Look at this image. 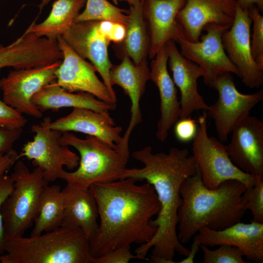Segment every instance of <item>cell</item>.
Instances as JSON below:
<instances>
[{
  "label": "cell",
  "instance_id": "cell-4",
  "mask_svg": "<svg viewBox=\"0 0 263 263\" xmlns=\"http://www.w3.org/2000/svg\"><path fill=\"white\" fill-rule=\"evenodd\" d=\"M1 263H92L89 240L79 228L60 226L5 241Z\"/></svg>",
  "mask_w": 263,
  "mask_h": 263
},
{
  "label": "cell",
  "instance_id": "cell-20",
  "mask_svg": "<svg viewBox=\"0 0 263 263\" xmlns=\"http://www.w3.org/2000/svg\"><path fill=\"white\" fill-rule=\"evenodd\" d=\"M186 0H143V13L150 36L148 56L153 58L181 28L177 16Z\"/></svg>",
  "mask_w": 263,
  "mask_h": 263
},
{
  "label": "cell",
  "instance_id": "cell-17",
  "mask_svg": "<svg viewBox=\"0 0 263 263\" xmlns=\"http://www.w3.org/2000/svg\"><path fill=\"white\" fill-rule=\"evenodd\" d=\"M193 237V241L207 247L221 244L235 246L248 261L263 262V223L239 222L220 230L204 227Z\"/></svg>",
  "mask_w": 263,
  "mask_h": 263
},
{
  "label": "cell",
  "instance_id": "cell-2",
  "mask_svg": "<svg viewBox=\"0 0 263 263\" xmlns=\"http://www.w3.org/2000/svg\"><path fill=\"white\" fill-rule=\"evenodd\" d=\"M131 178L98 183L89 187L96 202L100 222L89 241L93 257L112 250L142 244L157 228L150 224L160 208L157 194L150 183L138 185Z\"/></svg>",
  "mask_w": 263,
  "mask_h": 263
},
{
  "label": "cell",
  "instance_id": "cell-19",
  "mask_svg": "<svg viewBox=\"0 0 263 263\" xmlns=\"http://www.w3.org/2000/svg\"><path fill=\"white\" fill-rule=\"evenodd\" d=\"M166 46L172 80L181 94L179 118L190 116L195 111H207L209 106L197 89V80L204 76V70L181 55L174 40L169 41Z\"/></svg>",
  "mask_w": 263,
  "mask_h": 263
},
{
  "label": "cell",
  "instance_id": "cell-40",
  "mask_svg": "<svg viewBox=\"0 0 263 263\" xmlns=\"http://www.w3.org/2000/svg\"><path fill=\"white\" fill-rule=\"evenodd\" d=\"M237 2L244 9H247L253 5L257 6L260 11L263 9V0H238Z\"/></svg>",
  "mask_w": 263,
  "mask_h": 263
},
{
  "label": "cell",
  "instance_id": "cell-16",
  "mask_svg": "<svg viewBox=\"0 0 263 263\" xmlns=\"http://www.w3.org/2000/svg\"><path fill=\"white\" fill-rule=\"evenodd\" d=\"M231 133L226 147L232 162L244 172L263 177V122L249 115Z\"/></svg>",
  "mask_w": 263,
  "mask_h": 263
},
{
  "label": "cell",
  "instance_id": "cell-42",
  "mask_svg": "<svg viewBox=\"0 0 263 263\" xmlns=\"http://www.w3.org/2000/svg\"><path fill=\"white\" fill-rule=\"evenodd\" d=\"M52 0H40V2L38 5L39 8L41 11Z\"/></svg>",
  "mask_w": 263,
  "mask_h": 263
},
{
  "label": "cell",
  "instance_id": "cell-11",
  "mask_svg": "<svg viewBox=\"0 0 263 263\" xmlns=\"http://www.w3.org/2000/svg\"><path fill=\"white\" fill-rule=\"evenodd\" d=\"M61 61L10 71L0 79L2 100L21 114L41 118L43 113L34 105L32 98L42 88L56 81L55 72Z\"/></svg>",
  "mask_w": 263,
  "mask_h": 263
},
{
  "label": "cell",
  "instance_id": "cell-38",
  "mask_svg": "<svg viewBox=\"0 0 263 263\" xmlns=\"http://www.w3.org/2000/svg\"><path fill=\"white\" fill-rule=\"evenodd\" d=\"M19 159V153L14 149L0 156V175L5 174Z\"/></svg>",
  "mask_w": 263,
  "mask_h": 263
},
{
  "label": "cell",
  "instance_id": "cell-1",
  "mask_svg": "<svg viewBox=\"0 0 263 263\" xmlns=\"http://www.w3.org/2000/svg\"><path fill=\"white\" fill-rule=\"evenodd\" d=\"M132 156L144 167L127 168L122 178H131L136 182L146 180L153 187L160 205L156 218L150 222L157 228L156 232L148 242L135 249V255L137 259L147 260L146 257L152 248L150 262L175 263L176 253L186 257L190 251L177 237L178 212L182 203L181 187L187 178L196 172L197 166L186 148L172 147L168 153H154L148 146L133 152Z\"/></svg>",
  "mask_w": 263,
  "mask_h": 263
},
{
  "label": "cell",
  "instance_id": "cell-3",
  "mask_svg": "<svg viewBox=\"0 0 263 263\" xmlns=\"http://www.w3.org/2000/svg\"><path fill=\"white\" fill-rule=\"evenodd\" d=\"M246 188L228 180L216 189L207 188L198 169L183 183L180 194L177 234L181 243H188L202 227L220 230L240 222L246 211L242 204Z\"/></svg>",
  "mask_w": 263,
  "mask_h": 263
},
{
  "label": "cell",
  "instance_id": "cell-13",
  "mask_svg": "<svg viewBox=\"0 0 263 263\" xmlns=\"http://www.w3.org/2000/svg\"><path fill=\"white\" fill-rule=\"evenodd\" d=\"M252 20L247 9L237 2L233 21L222 36L226 55L240 73V77L247 87L259 88L263 84V70L254 60L251 51L250 26Z\"/></svg>",
  "mask_w": 263,
  "mask_h": 263
},
{
  "label": "cell",
  "instance_id": "cell-22",
  "mask_svg": "<svg viewBox=\"0 0 263 263\" xmlns=\"http://www.w3.org/2000/svg\"><path fill=\"white\" fill-rule=\"evenodd\" d=\"M152 59L150 64V80L158 88L160 98V118L157 123L156 136L163 142L167 139L171 127L180 118V103L176 86L168 70L166 45Z\"/></svg>",
  "mask_w": 263,
  "mask_h": 263
},
{
  "label": "cell",
  "instance_id": "cell-34",
  "mask_svg": "<svg viewBox=\"0 0 263 263\" xmlns=\"http://www.w3.org/2000/svg\"><path fill=\"white\" fill-rule=\"evenodd\" d=\"M197 129L195 120L190 116L179 118L175 123L174 132L176 139L183 143L193 140Z\"/></svg>",
  "mask_w": 263,
  "mask_h": 263
},
{
  "label": "cell",
  "instance_id": "cell-32",
  "mask_svg": "<svg viewBox=\"0 0 263 263\" xmlns=\"http://www.w3.org/2000/svg\"><path fill=\"white\" fill-rule=\"evenodd\" d=\"M248 14L253 22V34L251 40L252 54L259 67L263 70V16L254 5L248 9Z\"/></svg>",
  "mask_w": 263,
  "mask_h": 263
},
{
  "label": "cell",
  "instance_id": "cell-15",
  "mask_svg": "<svg viewBox=\"0 0 263 263\" xmlns=\"http://www.w3.org/2000/svg\"><path fill=\"white\" fill-rule=\"evenodd\" d=\"M121 62L113 64L110 70L112 85L120 87L131 100V118L121 142L117 146L123 152L130 155L129 139L133 130L142 121L140 100L150 80V68L147 60L135 64L129 57L124 56Z\"/></svg>",
  "mask_w": 263,
  "mask_h": 263
},
{
  "label": "cell",
  "instance_id": "cell-6",
  "mask_svg": "<svg viewBox=\"0 0 263 263\" xmlns=\"http://www.w3.org/2000/svg\"><path fill=\"white\" fill-rule=\"evenodd\" d=\"M10 176L13 188L1 207L5 241L23 236L38 215L42 189L48 184L40 168L31 171L19 159Z\"/></svg>",
  "mask_w": 263,
  "mask_h": 263
},
{
  "label": "cell",
  "instance_id": "cell-30",
  "mask_svg": "<svg viewBox=\"0 0 263 263\" xmlns=\"http://www.w3.org/2000/svg\"><path fill=\"white\" fill-rule=\"evenodd\" d=\"M27 62V51L21 42L15 40L7 46L0 44V70L7 67L22 69Z\"/></svg>",
  "mask_w": 263,
  "mask_h": 263
},
{
  "label": "cell",
  "instance_id": "cell-31",
  "mask_svg": "<svg viewBox=\"0 0 263 263\" xmlns=\"http://www.w3.org/2000/svg\"><path fill=\"white\" fill-rule=\"evenodd\" d=\"M242 204L245 210H250L253 221L263 223V177H257L255 184L246 189Z\"/></svg>",
  "mask_w": 263,
  "mask_h": 263
},
{
  "label": "cell",
  "instance_id": "cell-10",
  "mask_svg": "<svg viewBox=\"0 0 263 263\" xmlns=\"http://www.w3.org/2000/svg\"><path fill=\"white\" fill-rule=\"evenodd\" d=\"M230 26L208 24L203 29L206 34L201 36V41L195 42L186 38L181 27L175 40L180 45L181 55L203 69L206 85L209 86L225 73H233L240 77L238 70L228 57L222 43V35Z\"/></svg>",
  "mask_w": 263,
  "mask_h": 263
},
{
  "label": "cell",
  "instance_id": "cell-24",
  "mask_svg": "<svg viewBox=\"0 0 263 263\" xmlns=\"http://www.w3.org/2000/svg\"><path fill=\"white\" fill-rule=\"evenodd\" d=\"M34 105L42 113L57 111L63 108L90 109L97 112H109L116 105L108 104L89 93L70 92L56 84V81L42 88L33 98Z\"/></svg>",
  "mask_w": 263,
  "mask_h": 263
},
{
  "label": "cell",
  "instance_id": "cell-37",
  "mask_svg": "<svg viewBox=\"0 0 263 263\" xmlns=\"http://www.w3.org/2000/svg\"><path fill=\"white\" fill-rule=\"evenodd\" d=\"M22 132V128H7L0 126V156L12 150Z\"/></svg>",
  "mask_w": 263,
  "mask_h": 263
},
{
  "label": "cell",
  "instance_id": "cell-12",
  "mask_svg": "<svg viewBox=\"0 0 263 263\" xmlns=\"http://www.w3.org/2000/svg\"><path fill=\"white\" fill-rule=\"evenodd\" d=\"M61 37L76 53L88 59L94 66L116 103V96L110 81L113 64L109 59L108 46L111 41L105 31L103 21L75 23Z\"/></svg>",
  "mask_w": 263,
  "mask_h": 263
},
{
  "label": "cell",
  "instance_id": "cell-25",
  "mask_svg": "<svg viewBox=\"0 0 263 263\" xmlns=\"http://www.w3.org/2000/svg\"><path fill=\"white\" fill-rule=\"evenodd\" d=\"M143 0L130 7L126 31L123 41L114 44L117 57H129L135 64L147 60L150 49V36L143 13Z\"/></svg>",
  "mask_w": 263,
  "mask_h": 263
},
{
  "label": "cell",
  "instance_id": "cell-7",
  "mask_svg": "<svg viewBox=\"0 0 263 263\" xmlns=\"http://www.w3.org/2000/svg\"><path fill=\"white\" fill-rule=\"evenodd\" d=\"M207 116L205 111L199 115L192 142V156L204 185L214 189L226 180H236L244 184L246 188L252 187L257 177L235 166L229 157L226 146L219 139L208 136Z\"/></svg>",
  "mask_w": 263,
  "mask_h": 263
},
{
  "label": "cell",
  "instance_id": "cell-5",
  "mask_svg": "<svg viewBox=\"0 0 263 263\" xmlns=\"http://www.w3.org/2000/svg\"><path fill=\"white\" fill-rule=\"evenodd\" d=\"M60 141L79 153L76 169L73 171L63 169L59 175V179L71 186L89 188L94 183L116 181L122 178L128 168L130 155L94 136L87 135L85 139H81L71 132H63Z\"/></svg>",
  "mask_w": 263,
  "mask_h": 263
},
{
  "label": "cell",
  "instance_id": "cell-39",
  "mask_svg": "<svg viewBox=\"0 0 263 263\" xmlns=\"http://www.w3.org/2000/svg\"><path fill=\"white\" fill-rule=\"evenodd\" d=\"M200 249V244L197 242L193 241L188 254L184 259L178 263H193L194 262L195 257Z\"/></svg>",
  "mask_w": 263,
  "mask_h": 263
},
{
  "label": "cell",
  "instance_id": "cell-35",
  "mask_svg": "<svg viewBox=\"0 0 263 263\" xmlns=\"http://www.w3.org/2000/svg\"><path fill=\"white\" fill-rule=\"evenodd\" d=\"M131 246L121 247L96 258L93 257L92 263H128L132 259H137L132 254Z\"/></svg>",
  "mask_w": 263,
  "mask_h": 263
},
{
  "label": "cell",
  "instance_id": "cell-41",
  "mask_svg": "<svg viewBox=\"0 0 263 263\" xmlns=\"http://www.w3.org/2000/svg\"><path fill=\"white\" fill-rule=\"evenodd\" d=\"M143 0H113L115 4H118L119 2H125L127 3L130 7L136 5L141 2Z\"/></svg>",
  "mask_w": 263,
  "mask_h": 263
},
{
  "label": "cell",
  "instance_id": "cell-23",
  "mask_svg": "<svg viewBox=\"0 0 263 263\" xmlns=\"http://www.w3.org/2000/svg\"><path fill=\"white\" fill-rule=\"evenodd\" d=\"M62 191L64 208L61 225L81 229L90 241L99 225L98 207L91 189L67 184Z\"/></svg>",
  "mask_w": 263,
  "mask_h": 263
},
{
  "label": "cell",
  "instance_id": "cell-21",
  "mask_svg": "<svg viewBox=\"0 0 263 263\" xmlns=\"http://www.w3.org/2000/svg\"><path fill=\"white\" fill-rule=\"evenodd\" d=\"M50 127L61 132H77L94 136L113 148H117L122 140V128L116 125L109 112L74 108L68 115L51 121Z\"/></svg>",
  "mask_w": 263,
  "mask_h": 263
},
{
  "label": "cell",
  "instance_id": "cell-8",
  "mask_svg": "<svg viewBox=\"0 0 263 263\" xmlns=\"http://www.w3.org/2000/svg\"><path fill=\"white\" fill-rule=\"evenodd\" d=\"M51 121L46 116L39 124L32 125L33 140L25 143L19 154V159L24 157L31 160L35 167L40 168L48 183L59 178L64 167L74 170L79 162V155L61 144V132L50 128Z\"/></svg>",
  "mask_w": 263,
  "mask_h": 263
},
{
  "label": "cell",
  "instance_id": "cell-26",
  "mask_svg": "<svg viewBox=\"0 0 263 263\" xmlns=\"http://www.w3.org/2000/svg\"><path fill=\"white\" fill-rule=\"evenodd\" d=\"M85 2L86 0H54L47 18L40 23L33 22L25 32L57 39L74 23Z\"/></svg>",
  "mask_w": 263,
  "mask_h": 263
},
{
  "label": "cell",
  "instance_id": "cell-18",
  "mask_svg": "<svg viewBox=\"0 0 263 263\" xmlns=\"http://www.w3.org/2000/svg\"><path fill=\"white\" fill-rule=\"evenodd\" d=\"M236 3L229 0H186L177 19L186 38L197 41L204 28L208 24L231 26Z\"/></svg>",
  "mask_w": 263,
  "mask_h": 263
},
{
  "label": "cell",
  "instance_id": "cell-27",
  "mask_svg": "<svg viewBox=\"0 0 263 263\" xmlns=\"http://www.w3.org/2000/svg\"><path fill=\"white\" fill-rule=\"evenodd\" d=\"M64 208L62 189L58 185H46L40 195L38 214L30 236L38 235L60 226Z\"/></svg>",
  "mask_w": 263,
  "mask_h": 263
},
{
  "label": "cell",
  "instance_id": "cell-43",
  "mask_svg": "<svg viewBox=\"0 0 263 263\" xmlns=\"http://www.w3.org/2000/svg\"><path fill=\"white\" fill-rule=\"evenodd\" d=\"M234 0V1H238V0Z\"/></svg>",
  "mask_w": 263,
  "mask_h": 263
},
{
  "label": "cell",
  "instance_id": "cell-36",
  "mask_svg": "<svg viewBox=\"0 0 263 263\" xmlns=\"http://www.w3.org/2000/svg\"><path fill=\"white\" fill-rule=\"evenodd\" d=\"M14 182L10 177L5 174L0 175V255L4 253L5 238L1 214V207L13 188Z\"/></svg>",
  "mask_w": 263,
  "mask_h": 263
},
{
  "label": "cell",
  "instance_id": "cell-33",
  "mask_svg": "<svg viewBox=\"0 0 263 263\" xmlns=\"http://www.w3.org/2000/svg\"><path fill=\"white\" fill-rule=\"evenodd\" d=\"M27 122L22 114L0 99V126L14 129L23 128Z\"/></svg>",
  "mask_w": 263,
  "mask_h": 263
},
{
  "label": "cell",
  "instance_id": "cell-28",
  "mask_svg": "<svg viewBox=\"0 0 263 263\" xmlns=\"http://www.w3.org/2000/svg\"><path fill=\"white\" fill-rule=\"evenodd\" d=\"M85 7L75 19L74 23L89 21H110L126 25L128 11L108 0H86Z\"/></svg>",
  "mask_w": 263,
  "mask_h": 263
},
{
  "label": "cell",
  "instance_id": "cell-9",
  "mask_svg": "<svg viewBox=\"0 0 263 263\" xmlns=\"http://www.w3.org/2000/svg\"><path fill=\"white\" fill-rule=\"evenodd\" d=\"M209 86L218 92V98L209 106L207 115L214 121L219 139L225 142L234 128L263 100V91L260 89L251 94L241 93L229 73L220 75Z\"/></svg>",
  "mask_w": 263,
  "mask_h": 263
},
{
  "label": "cell",
  "instance_id": "cell-29",
  "mask_svg": "<svg viewBox=\"0 0 263 263\" xmlns=\"http://www.w3.org/2000/svg\"><path fill=\"white\" fill-rule=\"evenodd\" d=\"M215 250L200 244L203 253L204 263H246L243 252L238 247L227 244H221Z\"/></svg>",
  "mask_w": 263,
  "mask_h": 263
},
{
  "label": "cell",
  "instance_id": "cell-14",
  "mask_svg": "<svg viewBox=\"0 0 263 263\" xmlns=\"http://www.w3.org/2000/svg\"><path fill=\"white\" fill-rule=\"evenodd\" d=\"M57 40L63 58L55 72L56 84L70 92L89 93L116 105L105 84L97 76L94 66L76 53L61 36Z\"/></svg>",
  "mask_w": 263,
  "mask_h": 263
}]
</instances>
